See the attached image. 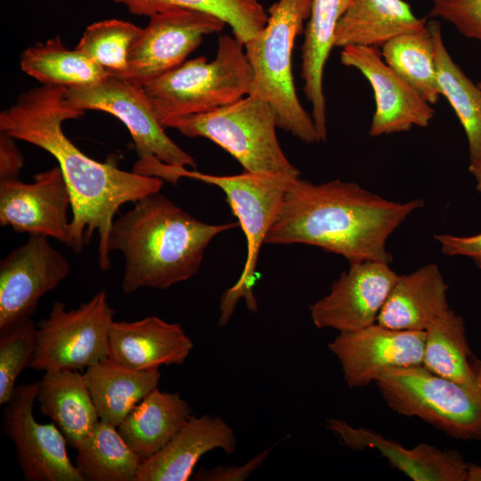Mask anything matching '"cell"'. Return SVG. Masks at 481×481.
I'll use <instances>...</instances> for the list:
<instances>
[{
  "label": "cell",
  "mask_w": 481,
  "mask_h": 481,
  "mask_svg": "<svg viewBox=\"0 0 481 481\" xmlns=\"http://www.w3.org/2000/svg\"><path fill=\"white\" fill-rule=\"evenodd\" d=\"M84 114L69 105L66 87L40 86L23 92L1 111L0 131L45 150L57 160L71 197L67 246L79 254L96 232L98 264L102 271H108V241L115 215L125 203L159 192L163 181L99 162L82 152L65 135L62 123Z\"/></svg>",
  "instance_id": "1"
},
{
  "label": "cell",
  "mask_w": 481,
  "mask_h": 481,
  "mask_svg": "<svg viewBox=\"0 0 481 481\" xmlns=\"http://www.w3.org/2000/svg\"><path fill=\"white\" fill-rule=\"evenodd\" d=\"M423 205L420 199L393 201L339 179L316 184L294 177L265 243L312 245L349 264H390L388 238Z\"/></svg>",
  "instance_id": "2"
},
{
  "label": "cell",
  "mask_w": 481,
  "mask_h": 481,
  "mask_svg": "<svg viewBox=\"0 0 481 481\" xmlns=\"http://www.w3.org/2000/svg\"><path fill=\"white\" fill-rule=\"evenodd\" d=\"M238 225L203 223L159 192L140 199L114 219L109 235L110 253L118 251L124 257L123 292L166 289L191 279L210 241Z\"/></svg>",
  "instance_id": "3"
},
{
  "label": "cell",
  "mask_w": 481,
  "mask_h": 481,
  "mask_svg": "<svg viewBox=\"0 0 481 481\" xmlns=\"http://www.w3.org/2000/svg\"><path fill=\"white\" fill-rule=\"evenodd\" d=\"M143 173L167 180L173 184H176L180 178L187 177L215 185L224 192L246 236L247 258L238 281L221 297L218 324L221 327L228 324L241 298L249 312H257V302L253 287L259 250L280 211L288 184L294 177L248 171L233 175H215L169 166L155 158L144 163Z\"/></svg>",
  "instance_id": "4"
},
{
  "label": "cell",
  "mask_w": 481,
  "mask_h": 481,
  "mask_svg": "<svg viewBox=\"0 0 481 481\" xmlns=\"http://www.w3.org/2000/svg\"><path fill=\"white\" fill-rule=\"evenodd\" d=\"M311 6L312 0H278L267 12L265 26L244 44L253 75L249 94L270 103L277 126L306 143H320V138L296 92L292 50Z\"/></svg>",
  "instance_id": "5"
},
{
  "label": "cell",
  "mask_w": 481,
  "mask_h": 481,
  "mask_svg": "<svg viewBox=\"0 0 481 481\" xmlns=\"http://www.w3.org/2000/svg\"><path fill=\"white\" fill-rule=\"evenodd\" d=\"M252 77L244 45L224 34L211 61L205 56L185 61L143 89L163 127L169 120L208 112L243 98L249 94Z\"/></svg>",
  "instance_id": "6"
},
{
  "label": "cell",
  "mask_w": 481,
  "mask_h": 481,
  "mask_svg": "<svg viewBox=\"0 0 481 481\" xmlns=\"http://www.w3.org/2000/svg\"><path fill=\"white\" fill-rule=\"evenodd\" d=\"M163 127L212 141L232 155L244 171L299 176L278 142L273 108L259 97L248 94L208 112L169 120Z\"/></svg>",
  "instance_id": "7"
},
{
  "label": "cell",
  "mask_w": 481,
  "mask_h": 481,
  "mask_svg": "<svg viewBox=\"0 0 481 481\" xmlns=\"http://www.w3.org/2000/svg\"><path fill=\"white\" fill-rule=\"evenodd\" d=\"M374 384L397 414L420 418L456 439L481 441V389L436 375L423 365L384 371Z\"/></svg>",
  "instance_id": "8"
},
{
  "label": "cell",
  "mask_w": 481,
  "mask_h": 481,
  "mask_svg": "<svg viewBox=\"0 0 481 481\" xmlns=\"http://www.w3.org/2000/svg\"><path fill=\"white\" fill-rule=\"evenodd\" d=\"M114 314L104 289L72 310L55 301L48 317L37 325V348L29 367L79 371L108 357Z\"/></svg>",
  "instance_id": "9"
},
{
  "label": "cell",
  "mask_w": 481,
  "mask_h": 481,
  "mask_svg": "<svg viewBox=\"0 0 481 481\" xmlns=\"http://www.w3.org/2000/svg\"><path fill=\"white\" fill-rule=\"evenodd\" d=\"M66 98L74 110H101L122 121L133 138L138 159L155 157L169 166L196 167L194 159L165 133L143 88L109 75L91 85L66 88Z\"/></svg>",
  "instance_id": "10"
},
{
  "label": "cell",
  "mask_w": 481,
  "mask_h": 481,
  "mask_svg": "<svg viewBox=\"0 0 481 481\" xmlns=\"http://www.w3.org/2000/svg\"><path fill=\"white\" fill-rule=\"evenodd\" d=\"M225 26L216 16L194 10L156 13L132 46L127 69L120 78L143 88L183 64L206 36L220 33Z\"/></svg>",
  "instance_id": "11"
},
{
  "label": "cell",
  "mask_w": 481,
  "mask_h": 481,
  "mask_svg": "<svg viewBox=\"0 0 481 481\" xmlns=\"http://www.w3.org/2000/svg\"><path fill=\"white\" fill-rule=\"evenodd\" d=\"M38 381L17 385L4 404L2 428L15 446L27 481H85L67 452L64 436L53 422L40 424L33 414Z\"/></svg>",
  "instance_id": "12"
},
{
  "label": "cell",
  "mask_w": 481,
  "mask_h": 481,
  "mask_svg": "<svg viewBox=\"0 0 481 481\" xmlns=\"http://www.w3.org/2000/svg\"><path fill=\"white\" fill-rule=\"evenodd\" d=\"M69 272V261L46 237L29 235L0 263V329L30 319L40 298Z\"/></svg>",
  "instance_id": "13"
},
{
  "label": "cell",
  "mask_w": 481,
  "mask_h": 481,
  "mask_svg": "<svg viewBox=\"0 0 481 481\" xmlns=\"http://www.w3.org/2000/svg\"><path fill=\"white\" fill-rule=\"evenodd\" d=\"M349 265L332 283L329 294L310 306L311 319L317 329L351 332L377 322L398 274L389 263Z\"/></svg>",
  "instance_id": "14"
},
{
  "label": "cell",
  "mask_w": 481,
  "mask_h": 481,
  "mask_svg": "<svg viewBox=\"0 0 481 481\" xmlns=\"http://www.w3.org/2000/svg\"><path fill=\"white\" fill-rule=\"evenodd\" d=\"M426 332L390 329L375 322L340 332L328 344L351 387L374 383L384 371L422 365Z\"/></svg>",
  "instance_id": "15"
},
{
  "label": "cell",
  "mask_w": 481,
  "mask_h": 481,
  "mask_svg": "<svg viewBox=\"0 0 481 481\" xmlns=\"http://www.w3.org/2000/svg\"><path fill=\"white\" fill-rule=\"evenodd\" d=\"M340 62L361 72L371 86L375 110L369 135L373 137L427 127L435 116L432 105L383 60L378 47L346 46Z\"/></svg>",
  "instance_id": "16"
},
{
  "label": "cell",
  "mask_w": 481,
  "mask_h": 481,
  "mask_svg": "<svg viewBox=\"0 0 481 481\" xmlns=\"http://www.w3.org/2000/svg\"><path fill=\"white\" fill-rule=\"evenodd\" d=\"M71 197L59 166L40 172L33 183L0 182V225L17 232L50 237L68 244Z\"/></svg>",
  "instance_id": "17"
},
{
  "label": "cell",
  "mask_w": 481,
  "mask_h": 481,
  "mask_svg": "<svg viewBox=\"0 0 481 481\" xmlns=\"http://www.w3.org/2000/svg\"><path fill=\"white\" fill-rule=\"evenodd\" d=\"M326 428L354 451L376 449L390 466L414 481H466L468 463L454 450H441L420 444L407 449L370 428L353 427L343 420L330 419Z\"/></svg>",
  "instance_id": "18"
},
{
  "label": "cell",
  "mask_w": 481,
  "mask_h": 481,
  "mask_svg": "<svg viewBox=\"0 0 481 481\" xmlns=\"http://www.w3.org/2000/svg\"><path fill=\"white\" fill-rule=\"evenodd\" d=\"M236 445L235 433L223 419L192 415L159 452L142 461L135 481H187L205 453L220 449L230 455Z\"/></svg>",
  "instance_id": "19"
},
{
  "label": "cell",
  "mask_w": 481,
  "mask_h": 481,
  "mask_svg": "<svg viewBox=\"0 0 481 481\" xmlns=\"http://www.w3.org/2000/svg\"><path fill=\"white\" fill-rule=\"evenodd\" d=\"M192 347L180 324L154 315L134 322L113 321L109 331V357L135 371L182 364Z\"/></svg>",
  "instance_id": "20"
},
{
  "label": "cell",
  "mask_w": 481,
  "mask_h": 481,
  "mask_svg": "<svg viewBox=\"0 0 481 481\" xmlns=\"http://www.w3.org/2000/svg\"><path fill=\"white\" fill-rule=\"evenodd\" d=\"M447 289L436 264L398 274L377 322L390 329L425 331L450 308Z\"/></svg>",
  "instance_id": "21"
},
{
  "label": "cell",
  "mask_w": 481,
  "mask_h": 481,
  "mask_svg": "<svg viewBox=\"0 0 481 481\" xmlns=\"http://www.w3.org/2000/svg\"><path fill=\"white\" fill-rule=\"evenodd\" d=\"M352 0H312L310 16L301 47L303 92L311 105L320 142L327 139L326 100L323 72L334 47L337 25Z\"/></svg>",
  "instance_id": "22"
},
{
  "label": "cell",
  "mask_w": 481,
  "mask_h": 481,
  "mask_svg": "<svg viewBox=\"0 0 481 481\" xmlns=\"http://www.w3.org/2000/svg\"><path fill=\"white\" fill-rule=\"evenodd\" d=\"M428 24L404 0H352L335 31L334 47H381L389 40L422 30Z\"/></svg>",
  "instance_id": "23"
},
{
  "label": "cell",
  "mask_w": 481,
  "mask_h": 481,
  "mask_svg": "<svg viewBox=\"0 0 481 481\" xmlns=\"http://www.w3.org/2000/svg\"><path fill=\"white\" fill-rule=\"evenodd\" d=\"M37 401L42 414L51 419L75 450L100 420L78 371H45L38 381Z\"/></svg>",
  "instance_id": "24"
},
{
  "label": "cell",
  "mask_w": 481,
  "mask_h": 481,
  "mask_svg": "<svg viewBox=\"0 0 481 481\" xmlns=\"http://www.w3.org/2000/svg\"><path fill=\"white\" fill-rule=\"evenodd\" d=\"M192 409L178 392L154 388L117 427L143 461L159 452L192 417Z\"/></svg>",
  "instance_id": "25"
},
{
  "label": "cell",
  "mask_w": 481,
  "mask_h": 481,
  "mask_svg": "<svg viewBox=\"0 0 481 481\" xmlns=\"http://www.w3.org/2000/svg\"><path fill=\"white\" fill-rule=\"evenodd\" d=\"M83 377L100 420L118 427L157 387L160 372L135 371L108 356L87 367Z\"/></svg>",
  "instance_id": "26"
},
{
  "label": "cell",
  "mask_w": 481,
  "mask_h": 481,
  "mask_svg": "<svg viewBox=\"0 0 481 481\" xmlns=\"http://www.w3.org/2000/svg\"><path fill=\"white\" fill-rule=\"evenodd\" d=\"M425 332L422 365L436 375L481 389V359L470 349L462 316L448 308Z\"/></svg>",
  "instance_id": "27"
},
{
  "label": "cell",
  "mask_w": 481,
  "mask_h": 481,
  "mask_svg": "<svg viewBox=\"0 0 481 481\" xmlns=\"http://www.w3.org/2000/svg\"><path fill=\"white\" fill-rule=\"evenodd\" d=\"M436 56L437 84L453 109L467 137L469 164L481 163V89L454 62L437 20L428 22Z\"/></svg>",
  "instance_id": "28"
},
{
  "label": "cell",
  "mask_w": 481,
  "mask_h": 481,
  "mask_svg": "<svg viewBox=\"0 0 481 481\" xmlns=\"http://www.w3.org/2000/svg\"><path fill=\"white\" fill-rule=\"evenodd\" d=\"M20 66L42 86L66 88L91 85L110 75L83 53L66 48L59 37L27 48Z\"/></svg>",
  "instance_id": "29"
},
{
  "label": "cell",
  "mask_w": 481,
  "mask_h": 481,
  "mask_svg": "<svg viewBox=\"0 0 481 481\" xmlns=\"http://www.w3.org/2000/svg\"><path fill=\"white\" fill-rule=\"evenodd\" d=\"M76 451L75 465L85 481H135L143 461L118 428L102 420Z\"/></svg>",
  "instance_id": "30"
},
{
  "label": "cell",
  "mask_w": 481,
  "mask_h": 481,
  "mask_svg": "<svg viewBox=\"0 0 481 481\" xmlns=\"http://www.w3.org/2000/svg\"><path fill=\"white\" fill-rule=\"evenodd\" d=\"M129 12L151 17L173 9H188L216 16L243 45L266 24L268 13L259 0H112Z\"/></svg>",
  "instance_id": "31"
},
{
  "label": "cell",
  "mask_w": 481,
  "mask_h": 481,
  "mask_svg": "<svg viewBox=\"0 0 481 481\" xmlns=\"http://www.w3.org/2000/svg\"><path fill=\"white\" fill-rule=\"evenodd\" d=\"M385 62L425 101L436 104L441 96L437 84L433 37L428 25L398 36L381 46Z\"/></svg>",
  "instance_id": "32"
},
{
  "label": "cell",
  "mask_w": 481,
  "mask_h": 481,
  "mask_svg": "<svg viewBox=\"0 0 481 481\" xmlns=\"http://www.w3.org/2000/svg\"><path fill=\"white\" fill-rule=\"evenodd\" d=\"M142 29L120 20H105L89 25L76 50L83 53L110 75L121 77L127 69L128 56Z\"/></svg>",
  "instance_id": "33"
},
{
  "label": "cell",
  "mask_w": 481,
  "mask_h": 481,
  "mask_svg": "<svg viewBox=\"0 0 481 481\" xmlns=\"http://www.w3.org/2000/svg\"><path fill=\"white\" fill-rule=\"evenodd\" d=\"M37 326L30 318L0 329V404L9 402L16 381L37 348Z\"/></svg>",
  "instance_id": "34"
},
{
  "label": "cell",
  "mask_w": 481,
  "mask_h": 481,
  "mask_svg": "<svg viewBox=\"0 0 481 481\" xmlns=\"http://www.w3.org/2000/svg\"><path fill=\"white\" fill-rule=\"evenodd\" d=\"M429 15L449 22L465 37L481 43V0H432Z\"/></svg>",
  "instance_id": "35"
},
{
  "label": "cell",
  "mask_w": 481,
  "mask_h": 481,
  "mask_svg": "<svg viewBox=\"0 0 481 481\" xmlns=\"http://www.w3.org/2000/svg\"><path fill=\"white\" fill-rule=\"evenodd\" d=\"M271 449H266L242 465L216 466L212 469H200L193 473L197 481H242L257 470L267 458Z\"/></svg>",
  "instance_id": "36"
},
{
  "label": "cell",
  "mask_w": 481,
  "mask_h": 481,
  "mask_svg": "<svg viewBox=\"0 0 481 481\" xmlns=\"http://www.w3.org/2000/svg\"><path fill=\"white\" fill-rule=\"evenodd\" d=\"M434 237L444 255L467 257L481 269V232L471 236L439 233Z\"/></svg>",
  "instance_id": "37"
},
{
  "label": "cell",
  "mask_w": 481,
  "mask_h": 481,
  "mask_svg": "<svg viewBox=\"0 0 481 481\" xmlns=\"http://www.w3.org/2000/svg\"><path fill=\"white\" fill-rule=\"evenodd\" d=\"M24 158L14 138L0 134V182L19 179Z\"/></svg>",
  "instance_id": "38"
},
{
  "label": "cell",
  "mask_w": 481,
  "mask_h": 481,
  "mask_svg": "<svg viewBox=\"0 0 481 481\" xmlns=\"http://www.w3.org/2000/svg\"><path fill=\"white\" fill-rule=\"evenodd\" d=\"M466 481H481V466L475 463H468V475Z\"/></svg>",
  "instance_id": "39"
},
{
  "label": "cell",
  "mask_w": 481,
  "mask_h": 481,
  "mask_svg": "<svg viewBox=\"0 0 481 481\" xmlns=\"http://www.w3.org/2000/svg\"><path fill=\"white\" fill-rule=\"evenodd\" d=\"M469 171L476 180L477 191L481 193V163L469 164Z\"/></svg>",
  "instance_id": "40"
},
{
  "label": "cell",
  "mask_w": 481,
  "mask_h": 481,
  "mask_svg": "<svg viewBox=\"0 0 481 481\" xmlns=\"http://www.w3.org/2000/svg\"><path fill=\"white\" fill-rule=\"evenodd\" d=\"M479 88L481 89V81L477 83Z\"/></svg>",
  "instance_id": "41"
}]
</instances>
